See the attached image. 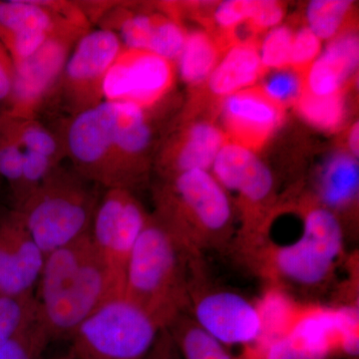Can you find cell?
<instances>
[{
  "mask_svg": "<svg viewBox=\"0 0 359 359\" xmlns=\"http://www.w3.org/2000/svg\"><path fill=\"white\" fill-rule=\"evenodd\" d=\"M124 297V285L90 235L45 257L37 282L39 321L52 340L70 339L104 304Z\"/></svg>",
  "mask_w": 359,
  "mask_h": 359,
  "instance_id": "6da1fadb",
  "label": "cell"
},
{
  "mask_svg": "<svg viewBox=\"0 0 359 359\" xmlns=\"http://www.w3.org/2000/svg\"><path fill=\"white\" fill-rule=\"evenodd\" d=\"M201 273V257L182 249L150 216L129 257L124 297L166 330L187 313L191 287Z\"/></svg>",
  "mask_w": 359,
  "mask_h": 359,
  "instance_id": "7a4b0ae2",
  "label": "cell"
},
{
  "mask_svg": "<svg viewBox=\"0 0 359 359\" xmlns=\"http://www.w3.org/2000/svg\"><path fill=\"white\" fill-rule=\"evenodd\" d=\"M154 218L194 257L226 248L233 233V205L209 171L191 170L163 178L155 191Z\"/></svg>",
  "mask_w": 359,
  "mask_h": 359,
  "instance_id": "3957f363",
  "label": "cell"
},
{
  "mask_svg": "<svg viewBox=\"0 0 359 359\" xmlns=\"http://www.w3.org/2000/svg\"><path fill=\"white\" fill-rule=\"evenodd\" d=\"M102 189L59 165L18 207L23 223L47 257L89 235Z\"/></svg>",
  "mask_w": 359,
  "mask_h": 359,
  "instance_id": "277c9868",
  "label": "cell"
},
{
  "mask_svg": "<svg viewBox=\"0 0 359 359\" xmlns=\"http://www.w3.org/2000/svg\"><path fill=\"white\" fill-rule=\"evenodd\" d=\"M162 328L124 297L104 304L70 337V359H144Z\"/></svg>",
  "mask_w": 359,
  "mask_h": 359,
  "instance_id": "5b68a950",
  "label": "cell"
},
{
  "mask_svg": "<svg viewBox=\"0 0 359 359\" xmlns=\"http://www.w3.org/2000/svg\"><path fill=\"white\" fill-rule=\"evenodd\" d=\"M122 49L121 40L109 29L85 33L73 46L43 110L61 113L68 119L103 102L106 75Z\"/></svg>",
  "mask_w": 359,
  "mask_h": 359,
  "instance_id": "8992f818",
  "label": "cell"
},
{
  "mask_svg": "<svg viewBox=\"0 0 359 359\" xmlns=\"http://www.w3.org/2000/svg\"><path fill=\"white\" fill-rule=\"evenodd\" d=\"M117 124V102L104 100L95 107L63 120L58 135L73 169L103 190L120 189Z\"/></svg>",
  "mask_w": 359,
  "mask_h": 359,
  "instance_id": "52a82bcc",
  "label": "cell"
},
{
  "mask_svg": "<svg viewBox=\"0 0 359 359\" xmlns=\"http://www.w3.org/2000/svg\"><path fill=\"white\" fill-rule=\"evenodd\" d=\"M212 169V176L224 190L240 196L244 214L240 248L252 249L266 233L263 212L275 189L273 173L256 153L230 141L219 150Z\"/></svg>",
  "mask_w": 359,
  "mask_h": 359,
  "instance_id": "ba28073f",
  "label": "cell"
},
{
  "mask_svg": "<svg viewBox=\"0 0 359 359\" xmlns=\"http://www.w3.org/2000/svg\"><path fill=\"white\" fill-rule=\"evenodd\" d=\"M149 219L131 191L107 189L101 194L89 235L124 287L129 257Z\"/></svg>",
  "mask_w": 359,
  "mask_h": 359,
  "instance_id": "9c48e42d",
  "label": "cell"
},
{
  "mask_svg": "<svg viewBox=\"0 0 359 359\" xmlns=\"http://www.w3.org/2000/svg\"><path fill=\"white\" fill-rule=\"evenodd\" d=\"M188 309L193 320L221 344H250L264 332L261 309L237 292L204 287L202 275L194 280Z\"/></svg>",
  "mask_w": 359,
  "mask_h": 359,
  "instance_id": "30bf717a",
  "label": "cell"
},
{
  "mask_svg": "<svg viewBox=\"0 0 359 359\" xmlns=\"http://www.w3.org/2000/svg\"><path fill=\"white\" fill-rule=\"evenodd\" d=\"M175 63L145 50L123 47L103 84L104 100L149 110L171 91Z\"/></svg>",
  "mask_w": 359,
  "mask_h": 359,
  "instance_id": "8fae6325",
  "label": "cell"
},
{
  "mask_svg": "<svg viewBox=\"0 0 359 359\" xmlns=\"http://www.w3.org/2000/svg\"><path fill=\"white\" fill-rule=\"evenodd\" d=\"M78 39L53 37L29 58L15 65L13 98L6 115L18 119H37L53 93Z\"/></svg>",
  "mask_w": 359,
  "mask_h": 359,
  "instance_id": "7c38bea8",
  "label": "cell"
},
{
  "mask_svg": "<svg viewBox=\"0 0 359 359\" xmlns=\"http://www.w3.org/2000/svg\"><path fill=\"white\" fill-rule=\"evenodd\" d=\"M22 32L80 39L89 32V21L78 4L69 2L1 0L0 39Z\"/></svg>",
  "mask_w": 359,
  "mask_h": 359,
  "instance_id": "4fadbf2b",
  "label": "cell"
},
{
  "mask_svg": "<svg viewBox=\"0 0 359 359\" xmlns=\"http://www.w3.org/2000/svg\"><path fill=\"white\" fill-rule=\"evenodd\" d=\"M252 259H259L257 262L269 276L311 290L323 287L330 280L337 262L302 233L290 245L266 244Z\"/></svg>",
  "mask_w": 359,
  "mask_h": 359,
  "instance_id": "5bb4252c",
  "label": "cell"
},
{
  "mask_svg": "<svg viewBox=\"0 0 359 359\" xmlns=\"http://www.w3.org/2000/svg\"><path fill=\"white\" fill-rule=\"evenodd\" d=\"M222 118L229 141L256 153L282 124L283 108L262 87H250L224 98Z\"/></svg>",
  "mask_w": 359,
  "mask_h": 359,
  "instance_id": "9a60e30c",
  "label": "cell"
},
{
  "mask_svg": "<svg viewBox=\"0 0 359 359\" xmlns=\"http://www.w3.org/2000/svg\"><path fill=\"white\" fill-rule=\"evenodd\" d=\"M45 256L16 211L0 233V294L34 292Z\"/></svg>",
  "mask_w": 359,
  "mask_h": 359,
  "instance_id": "2e32d148",
  "label": "cell"
},
{
  "mask_svg": "<svg viewBox=\"0 0 359 359\" xmlns=\"http://www.w3.org/2000/svg\"><path fill=\"white\" fill-rule=\"evenodd\" d=\"M228 141L226 134L211 123L190 125L163 150L159 160L162 178L191 170L209 171L219 150Z\"/></svg>",
  "mask_w": 359,
  "mask_h": 359,
  "instance_id": "e0dca14e",
  "label": "cell"
},
{
  "mask_svg": "<svg viewBox=\"0 0 359 359\" xmlns=\"http://www.w3.org/2000/svg\"><path fill=\"white\" fill-rule=\"evenodd\" d=\"M358 35L346 32L337 35L321 52L304 74V90L316 96L341 93L347 79L358 65Z\"/></svg>",
  "mask_w": 359,
  "mask_h": 359,
  "instance_id": "ac0fdd59",
  "label": "cell"
},
{
  "mask_svg": "<svg viewBox=\"0 0 359 359\" xmlns=\"http://www.w3.org/2000/svg\"><path fill=\"white\" fill-rule=\"evenodd\" d=\"M264 74L259 46L248 40L229 48L208 78V86L214 95L226 98L250 88Z\"/></svg>",
  "mask_w": 359,
  "mask_h": 359,
  "instance_id": "d6986e66",
  "label": "cell"
},
{
  "mask_svg": "<svg viewBox=\"0 0 359 359\" xmlns=\"http://www.w3.org/2000/svg\"><path fill=\"white\" fill-rule=\"evenodd\" d=\"M358 160L347 153H337L325 163L320 173L318 189L320 205L332 212L346 211L358 202Z\"/></svg>",
  "mask_w": 359,
  "mask_h": 359,
  "instance_id": "ffe728a7",
  "label": "cell"
},
{
  "mask_svg": "<svg viewBox=\"0 0 359 359\" xmlns=\"http://www.w3.org/2000/svg\"><path fill=\"white\" fill-rule=\"evenodd\" d=\"M219 60V45L208 33L195 30L187 33L178 67L182 79L189 86L207 81Z\"/></svg>",
  "mask_w": 359,
  "mask_h": 359,
  "instance_id": "44dd1931",
  "label": "cell"
},
{
  "mask_svg": "<svg viewBox=\"0 0 359 359\" xmlns=\"http://www.w3.org/2000/svg\"><path fill=\"white\" fill-rule=\"evenodd\" d=\"M186 359H231L221 342L184 313L166 328Z\"/></svg>",
  "mask_w": 359,
  "mask_h": 359,
  "instance_id": "7402d4cb",
  "label": "cell"
},
{
  "mask_svg": "<svg viewBox=\"0 0 359 359\" xmlns=\"http://www.w3.org/2000/svg\"><path fill=\"white\" fill-rule=\"evenodd\" d=\"M39 320L35 292L0 294V346Z\"/></svg>",
  "mask_w": 359,
  "mask_h": 359,
  "instance_id": "603a6c76",
  "label": "cell"
},
{
  "mask_svg": "<svg viewBox=\"0 0 359 359\" xmlns=\"http://www.w3.org/2000/svg\"><path fill=\"white\" fill-rule=\"evenodd\" d=\"M295 108L309 124L323 131H335L341 126L346 116V105L341 93L332 96H316L304 90Z\"/></svg>",
  "mask_w": 359,
  "mask_h": 359,
  "instance_id": "cb8c5ba5",
  "label": "cell"
},
{
  "mask_svg": "<svg viewBox=\"0 0 359 359\" xmlns=\"http://www.w3.org/2000/svg\"><path fill=\"white\" fill-rule=\"evenodd\" d=\"M353 2L347 0H313L306 8L308 27L320 40L334 39L339 35Z\"/></svg>",
  "mask_w": 359,
  "mask_h": 359,
  "instance_id": "d4e9b609",
  "label": "cell"
},
{
  "mask_svg": "<svg viewBox=\"0 0 359 359\" xmlns=\"http://www.w3.org/2000/svg\"><path fill=\"white\" fill-rule=\"evenodd\" d=\"M186 36L185 30L177 21L158 13L146 51L175 63L183 50Z\"/></svg>",
  "mask_w": 359,
  "mask_h": 359,
  "instance_id": "484cf974",
  "label": "cell"
},
{
  "mask_svg": "<svg viewBox=\"0 0 359 359\" xmlns=\"http://www.w3.org/2000/svg\"><path fill=\"white\" fill-rule=\"evenodd\" d=\"M294 33L287 26H276L269 30L259 46V59L264 72L290 68Z\"/></svg>",
  "mask_w": 359,
  "mask_h": 359,
  "instance_id": "4316f807",
  "label": "cell"
},
{
  "mask_svg": "<svg viewBox=\"0 0 359 359\" xmlns=\"http://www.w3.org/2000/svg\"><path fill=\"white\" fill-rule=\"evenodd\" d=\"M51 340L39 321L0 346V359H41Z\"/></svg>",
  "mask_w": 359,
  "mask_h": 359,
  "instance_id": "83f0119b",
  "label": "cell"
},
{
  "mask_svg": "<svg viewBox=\"0 0 359 359\" xmlns=\"http://www.w3.org/2000/svg\"><path fill=\"white\" fill-rule=\"evenodd\" d=\"M266 96L273 102L285 108L295 105L304 90V77L294 70H278L266 78L261 86Z\"/></svg>",
  "mask_w": 359,
  "mask_h": 359,
  "instance_id": "f1b7e54d",
  "label": "cell"
},
{
  "mask_svg": "<svg viewBox=\"0 0 359 359\" xmlns=\"http://www.w3.org/2000/svg\"><path fill=\"white\" fill-rule=\"evenodd\" d=\"M257 0H229L222 2L215 11L214 18L221 28L226 42H235L233 35L238 28L252 20Z\"/></svg>",
  "mask_w": 359,
  "mask_h": 359,
  "instance_id": "f546056e",
  "label": "cell"
},
{
  "mask_svg": "<svg viewBox=\"0 0 359 359\" xmlns=\"http://www.w3.org/2000/svg\"><path fill=\"white\" fill-rule=\"evenodd\" d=\"M321 40L309 27H302L294 34L290 51V68L302 77L320 56Z\"/></svg>",
  "mask_w": 359,
  "mask_h": 359,
  "instance_id": "4dcf8cb0",
  "label": "cell"
},
{
  "mask_svg": "<svg viewBox=\"0 0 359 359\" xmlns=\"http://www.w3.org/2000/svg\"><path fill=\"white\" fill-rule=\"evenodd\" d=\"M282 4L273 0H257L256 8L247 27L252 34H259L280 25L283 18Z\"/></svg>",
  "mask_w": 359,
  "mask_h": 359,
  "instance_id": "1f68e13d",
  "label": "cell"
},
{
  "mask_svg": "<svg viewBox=\"0 0 359 359\" xmlns=\"http://www.w3.org/2000/svg\"><path fill=\"white\" fill-rule=\"evenodd\" d=\"M15 65L6 46L0 42V115L6 114L13 98Z\"/></svg>",
  "mask_w": 359,
  "mask_h": 359,
  "instance_id": "d6a6232c",
  "label": "cell"
},
{
  "mask_svg": "<svg viewBox=\"0 0 359 359\" xmlns=\"http://www.w3.org/2000/svg\"><path fill=\"white\" fill-rule=\"evenodd\" d=\"M175 344L167 330H161L154 346L144 359H175Z\"/></svg>",
  "mask_w": 359,
  "mask_h": 359,
  "instance_id": "836d02e7",
  "label": "cell"
},
{
  "mask_svg": "<svg viewBox=\"0 0 359 359\" xmlns=\"http://www.w3.org/2000/svg\"><path fill=\"white\" fill-rule=\"evenodd\" d=\"M264 359H294V347L289 334L280 335L269 342Z\"/></svg>",
  "mask_w": 359,
  "mask_h": 359,
  "instance_id": "e575fe53",
  "label": "cell"
},
{
  "mask_svg": "<svg viewBox=\"0 0 359 359\" xmlns=\"http://www.w3.org/2000/svg\"><path fill=\"white\" fill-rule=\"evenodd\" d=\"M359 126L358 123H354L348 135V146L353 157L358 158L359 155Z\"/></svg>",
  "mask_w": 359,
  "mask_h": 359,
  "instance_id": "d590c367",
  "label": "cell"
},
{
  "mask_svg": "<svg viewBox=\"0 0 359 359\" xmlns=\"http://www.w3.org/2000/svg\"><path fill=\"white\" fill-rule=\"evenodd\" d=\"M62 359H70V358H69V356H68V358H62Z\"/></svg>",
  "mask_w": 359,
  "mask_h": 359,
  "instance_id": "8d00e7d4",
  "label": "cell"
}]
</instances>
